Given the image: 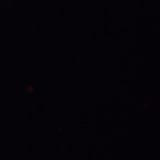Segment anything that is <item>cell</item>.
I'll return each instance as SVG.
<instances>
[]
</instances>
